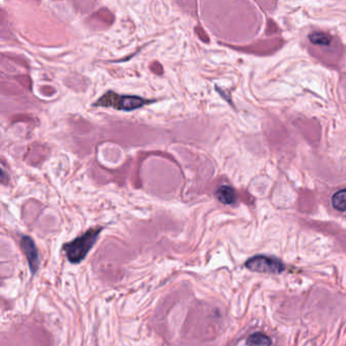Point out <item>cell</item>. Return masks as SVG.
<instances>
[{
  "mask_svg": "<svg viewBox=\"0 0 346 346\" xmlns=\"http://www.w3.org/2000/svg\"><path fill=\"white\" fill-rule=\"evenodd\" d=\"M102 230V226L90 228L85 234L63 246V250L70 263L78 264L87 257L90 249L96 244Z\"/></svg>",
  "mask_w": 346,
  "mask_h": 346,
  "instance_id": "cell-1",
  "label": "cell"
},
{
  "mask_svg": "<svg viewBox=\"0 0 346 346\" xmlns=\"http://www.w3.org/2000/svg\"><path fill=\"white\" fill-rule=\"evenodd\" d=\"M152 100H146L137 96H125L114 91H107L93 104L94 107L114 108L120 111L130 112L142 108L144 105L152 103Z\"/></svg>",
  "mask_w": 346,
  "mask_h": 346,
  "instance_id": "cell-2",
  "label": "cell"
},
{
  "mask_svg": "<svg viewBox=\"0 0 346 346\" xmlns=\"http://www.w3.org/2000/svg\"><path fill=\"white\" fill-rule=\"evenodd\" d=\"M248 269L266 274H279L286 269L285 264L276 258L268 256H254L246 262Z\"/></svg>",
  "mask_w": 346,
  "mask_h": 346,
  "instance_id": "cell-3",
  "label": "cell"
},
{
  "mask_svg": "<svg viewBox=\"0 0 346 346\" xmlns=\"http://www.w3.org/2000/svg\"><path fill=\"white\" fill-rule=\"evenodd\" d=\"M20 247H22L24 254L26 255V258L29 262L31 273L35 274L40 266V258L35 242L30 237L24 236L20 240Z\"/></svg>",
  "mask_w": 346,
  "mask_h": 346,
  "instance_id": "cell-4",
  "label": "cell"
},
{
  "mask_svg": "<svg viewBox=\"0 0 346 346\" xmlns=\"http://www.w3.org/2000/svg\"><path fill=\"white\" fill-rule=\"evenodd\" d=\"M215 196L218 199L219 202H222L223 204H234L236 202V192L232 187L229 186H220L216 192Z\"/></svg>",
  "mask_w": 346,
  "mask_h": 346,
  "instance_id": "cell-5",
  "label": "cell"
},
{
  "mask_svg": "<svg viewBox=\"0 0 346 346\" xmlns=\"http://www.w3.org/2000/svg\"><path fill=\"white\" fill-rule=\"evenodd\" d=\"M271 339L262 332L253 333L247 339V346H270Z\"/></svg>",
  "mask_w": 346,
  "mask_h": 346,
  "instance_id": "cell-6",
  "label": "cell"
},
{
  "mask_svg": "<svg viewBox=\"0 0 346 346\" xmlns=\"http://www.w3.org/2000/svg\"><path fill=\"white\" fill-rule=\"evenodd\" d=\"M332 205L339 211H346V189L335 193L332 197Z\"/></svg>",
  "mask_w": 346,
  "mask_h": 346,
  "instance_id": "cell-7",
  "label": "cell"
},
{
  "mask_svg": "<svg viewBox=\"0 0 346 346\" xmlns=\"http://www.w3.org/2000/svg\"><path fill=\"white\" fill-rule=\"evenodd\" d=\"M310 40L316 45H329L331 42L330 36L325 33H313L310 36Z\"/></svg>",
  "mask_w": 346,
  "mask_h": 346,
  "instance_id": "cell-8",
  "label": "cell"
}]
</instances>
